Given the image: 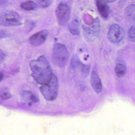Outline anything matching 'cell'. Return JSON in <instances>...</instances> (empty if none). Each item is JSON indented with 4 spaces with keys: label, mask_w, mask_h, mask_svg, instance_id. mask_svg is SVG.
I'll list each match as a JSON object with an SVG mask.
<instances>
[{
    "label": "cell",
    "mask_w": 135,
    "mask_h": 135,
    "mask_svg": "<svg viewBox=\"0 0 135 135\" xmlns=\"http://www.w3.org/2000/svg\"><path fill=\"white\" fill-rule=\"evenodd\" d=\"M56 13L59 24L62 26L67 24L71 16V10L68 5L64 3L60 4L57 8Z\"/></svg>",
    "instance_id": "6"
},
{
    "label": "cell",
    "mask_w": 135,
    "mask_h": 135,
    "mask_svg": "<svg viewBox=\"0 0 135 135\" xmlns=\"http://www.w3.org/2000/svg\"><path fill=\"white\" fill-rule=\"evenodd\" d=\"M22 23L21 16L13 11H7L0 13V26H13Z\"/></svg>",
    "instance_id": "4"
},
{
    "label": "cell",
    "mask_w": 135,
    "mask_h": 135,
    "mask_svg": "<svg viewBox=\"0 0 135 135\" xmlns=\"http://www.w3.org/2000/svg\"><path fill=\"white\" fill-rule=\"evenodd\" d=\"M12 97L10 91L6 88H2L0 90V98L3 100H7Z\"/></svg>",
    "instance_id": "16"
},
{
    "label": "cell",
    "mask_w": 135,
    "mask_h": 135,
    "mask_svg": "<svg viewBox=\"0 0 135 135\" xmlns=\"http://www.w3.org/2000/svg\"><path fill=\"white\" fill-rule=\"evenodd\" d=\"M101 1L105 3H113L116 1V0H101Z\"/></svg>",
    "instance_id": "21"
},
{
    "label": "cell",
    "mask_w": 135,
    "mask_h": 135,
    "mask_svg": "<svg viewBox=\"0 0 135 135\" xmlns=\"http://www.w3.org/2000/svg\"><path fill=\"white\" fill-rule=\"evenodd\" d=\"M3 74L2 73L0 72V82L2 81V80L3 79Z\"/></svg>",
    "instance_id": "22"
},
{
    "label": "cell",
    "mask_w": 135,
    "mask_h": 135,
    "mask_svg": "<svg viewBox=\"0 0 135 135\" xmlns=\"http://www.w3.org/2000/svg\"><path fill=\"white\" fill-rule=\"evenodd\" d=\"M6 54L2 50L0 49V65L5 60Z\"/></svg>",
    "instance_id": "19"
},
{
    "label": "cell",
    "mask_w": 135,
    "mask_h": 135,
    "mask_svg": "<svg viewBox=\"0 0 135 135\" xmlns=\"http://www.w3.org/2000/svg\"><path fill=\"white\" fill-rule=\"evenodd\" d=\"M126 67L124 61L119 60L115 66V71L116 75L119 78H122L125 75L126 72Z\"/></svg>",
    "instance_id": "12"
},
{
    "label": "cell",
    "mask_w": 135,
    "mask_h": 135,
    "mask_svg": "<svg viewBox=\"0 0 135 135\" xmlns=\"http://www.w3.org/2000/svg\"><path fill=\"white\" fill-rule=\"evenodd\" d=\"M135 4H130L127 7L125 11L126 18L130 22H134L135 20Z\"/></svg>",
    "instance_id": "13"
},
{
    "label": "cell",
    "mask_w": 135,
    "mask_h": 135,
    "mask_svg": "<svg viewBox=\"0 0 135 135\" xmlns=\"http://www.w3.org/2000/svg\"><path fill=\"white\" fill-rule=\"evenodd\" d=\"M20 6L22 9L27 11H33L37 7V4L31 1H27L23 2L20 4Z\"/></svg>",
    "instance_id": "15"
},
{
    "label": "cell",
    "mask_w": 135,
    "mask_h": 135,
    "mask_svg": "<svg viewBox=\"0 0 135 135\" xmlns=\"http://www.w3.org/2000/svg\"><path fill=\"white\" fill-rule=\"evenodd\" d=\"M69 53L65 46L61 43H57L54 46L52 58L54 63L60 68L64 67L68 60Z\"/></svg>",
    "instance_id": "2"
},
{
    "label": "cell",
    "mask_w": 135,
    "mask_h": 135,
    "mask_svg": "<svg viewBox=\"0 0 135 135\" xmlns=\"http://www.w3.org/2000/svg\"><path fill=\"white\" fill-rule=\"evenodd\" d=\"M48 34L47 30L41 31L32 35L29 38V42L33 46H39L45 41Z\"/></svg>",
    "instance_id": "8"
},
{
    "label": "cell",
    "mask_w": 135,
    "mask_h": 135,
    "mask_svg": "<svg viewBox=\"0 0 135 135\" xmlns=\"http://www.w3.org/2000/svg\"><path fill=\"white\" fill-rule=\"evenodd\" d=\"M68 28L72 34L79 35L80 34L79 23L77 20L72 21L69 25Z\"/></svg>",
    "instance_id": "14"
},
{
    "label": "cell",
    "mask_w": 135,
    "mask_h": 135,
    "mask_svg": "<svg viewBox=\"0 0 135 135\" xmlns=\"http://www.w3.org/2000/svg\"><path fill=\"white\" fill-rule=\"evenodd\" d=\"M22 98L25 101L31 104L32 103L37 102L39 101L38 96L29 90H23L21 93Z\"/></svg>",
    "instance_id": "11"
},
{
    "label": "cell",
    "mask_w": 135,
    "mask_h": 135,
    "mask_svg": "<svg viewBox=\"0 0 135 135\" xmlns=\"http://www.w3.org/2000/svg\"><path fill=\"white\" fill-rule=\"evenodd\" d=\"M30 67L32 71V76L39 84H46L52 79L53 75L52 68L44 56H41L37 60L31 61Z\"/></svg>",
    "instance_id": "1"
},
{
    "label": "cell",
    "mask_w": 135,
    "mask_h": 135,
    "mask_svg": "<svg viewBox=\"0 0 135 135\" xmlns=\"http://www.w3.org/2000/svg\"><path fill=\"white\" fill-rule=\"evenodd\" d=\"M59 84L56 76L53 74L52 79L48 83L42 85L40 90L45 98L53 101L56 99L58 94Z\"/></svg>",
    "instance_id": "3"
},
{
    "label": "cell",
    "mask_w": 135,
    "mask_h": 135,
    "mask_svg": "<svg viewBox=\"0 0 135 135\" xmlns=\"http://www.w3.org/2000/svg\"><path fill=\"white\" fill-rule=\"evenodd\" d=\"M135 28L134 26H132L129 28L128 33L129 39L130 41L134 42H135Z\"/></svg>",
    "instance_id": "18"
},
{
    "label": "cell",
    "mask_w": 135,
    "mask_h": 135,
    "mask_svg": "<svg viewBox=\"0 0 135 135\" xmlns=\"http://www.w3.org/2000/svg\"><path fill=\"white\" fill-rule=\"evenodd\" d=\"M8 4L7 0H0V7H4Z\"/></svg>",
    "instance_id": "20"
},
{
    "label": "cell",
    "mask_w": 135,
    "mask_h": 135,
    "mask_svg": "<svg viewBox=\"0 0 135 135\" xmlns=\"http://www.w3.org/2000/svg\"><path fill=\"white\" fill-rule=\"evenodd\" d=\"M124 37V31L122 27L117 24L111 25L108 33L109 40L113 43L120 42Z\"/></svg>",
    "instance_id": "7"
},
{
    "label": "cell",
    "mask_w": 135,
    "mask_h": 135,
    "mask_svg": "<svg viewBox=\"0 0 135 135\" xmlns=\"http://www.w3.org/2000/svg\"><path fill=\"white\" fill-rule=\"evenodd\" d=\"M96 4L101 16L103 18H107L109 14V8L107 3L102 2L101 0H96Z\"/></svg>",
    "instance_id": "10"
},
{
    "label": "cell",
    "mask_w": 135,
    "mask_h": 135,
    "mask_svg": "<svg viewBox=\"0 0 135 135\" xmlns=\"http://www.w3.org/2000/svg\"><path fill=\"white\" fill-rule=\"evenodd\" d=\"M91 86L95 92L99 93L102 90V84L100 78L97 73L93 71L91 73Z\"/></svg>",
    "instance_id": "9"
},
{
    "label": "cell",
    "mask_w": 135,
    "mask_h": 135,
    "mask_svg": "<svg viewBox=\"0 0 135 135\" xmlns=\"http://www.w3.org/2000/svg\"><path fill=\"white\" fill-rule=\"evenodd\" d=\"M101 32V24L99 19L96 18L90 26H83V33L84 37L89 41L97 39Z\"/></svg>",
    "instance_id": "5"
},
{
    "label": "cell",
    "mask_w": 135,
    "mask_h": 135,
    "mask_svg": "<svg viewBox=\"0 0 135 135\" xmlns=\"http://www.w3.org/2000/svg\"><path fill=\"white\" fill-rule=\"evenodd\" d=\"M39 6L42 8H46L49 7L52 3V0H37Z\"/></svg>",
    "instance_id": "17"
}]
</instances>
